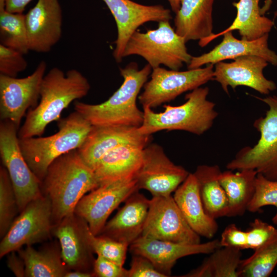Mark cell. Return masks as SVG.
Instances as JSON below:
<instances>
[{"mask_svg":"<svg viewBox=\"0 0 277 277\" xmlns=\"http://www.w3.org/2000/svg\"><path fill=\"white\" fill-rule=\"evenodd\" d=\"M90 89L88 79L80 71L73 69L65 72L57 67L51 69L43 78L39 102L28 111L18 131V138L41 136L50 123L61 118L65 109L86 96Z\"/></svg>","mask_w":277,"mask_h":277,"instance_id":"cell-1","label":"cell"},{"mask_svg":"<svg viewBox=\"0 0 277 277\" xmlns=\"http://www.w3.org/2000/svg\"><path fill=\"white\" fill-rule=\"evenodd\" d=\"M99 186L94 171L83 161L77 149L55 159L41 184L42 192L51 203L53 224L73 213L80 200Z\"/></svg>","mask_w":277,"mask_h":277,"instance_id":"cell-2","label":"cell"},{"mask_svg":"<svg viewBox=\"0 0 277 277\" xmlns=\"http://www.w3.org/2000/svg\"><path fill=\"white\" fill-rule=\"evenodd\" d=\"M120 70L123 82L107 100L98 104L78 101L74 103L75 111L80 113L92 126L138 128L142 125L144 112L138 108L136 100L152 68L147 64L140 69L136 63L131 62Z\"/></svg>","mask_w":277,"mask_h":277,"instance_id":"cell-3","label":"cell"},{"mask_svg":"<svg viewBox=\"0 0 277 277\" xmlns=\"http://www.w3.org/2000/svg\"><path fill=\"white\" fill-rule=\"evenodd\" d=\"M209 89L199 87L185 95L186 102L179 106L164 105L163 112H155L144 107V120L138 127L144 135L162 130H182L201 135L209 130L218 116L215 104L207 99Z\"/></svg>","mask_w":277,"mask_h":277,"instance_id":"cell-4","label":"cell"},{"mask_svg":"<svg viewBox=\"0 0 277 277\" xmlns=\"http://www.w3.org/2000/svg\"><path fill=\"white\" fill-rule=\"evenodd\" d=\"M58 131L45 137L19 138L22 154L29 167L42 182L51 164L61 155L78 149L91 124L76 111L57 121Z\"/></svg>","mask_w":277,"mask_h":277,"instance_id":"cell-5","label":"cell"},{"mask_svg":"<svg viewBox=\"0 0 277 277\" xmlns=\"http://www.w3.org/2000/svg\"><path fill=\"white\" fill-rule=\"evenodd\" d=\"M186 43L169 21H161L155 29L134 32L125 46L123 57L138 55L152 69L162 65L170 69L179 70L184 64L188 65L192 57L187 51Z\"/></svg>","mask_w":277,"mask_h":277,"instance_id":"cell-6","label":"cell"},{"mask_svg":"<svg viewBox=\"0 0 277 277\" xmlns=\"http://www.w3.org/2000/svg\"><path fill=\"white\" fill-rule=\"evenodd\" d=\"M255 97L268 106L264 117L256 119L254 127L260 137L253 147H245L226 166L228 170H255L270 180H277V96Z\"/></svg>","mask_w":277,"mask_h":277,"instance_id":"cell-7","label":"cell"},{"mask_svg":"<svg viewBox=\"0 0 277 277\" xmlns=\"http://www.w3.org/2000/svg\"><path fill=\"white\" fill-rule=\"evenodd\" d=\"M18 130L9 120H1L0 156L8 171L16 196L18 212L43 195L42 182L31 170L21 151Z\"/></svg>","mask_w":277,"mask_h":277,"instance_id":"cell-8","label":"cell"},{"mask_svg":"<svg viewBox=\"0 0 277 277\" xmlns=\"http://www.w3.org/2000/svg\"><path fill=\"white\" fill-rule=\"evenodd\" d=\"M214 65L186 71L152 69L150 80L145 84L138 100L143 107L154 108L176 98L213 80Z\"/></svg>","mask_w":277,"mask_h":277,"instance_id":"cell-9","label":"cell"},{"mask_svg":"<svg viewBox=\"0 0 277 277\" xmlns=\"http://www.w3.org/2000/svg\"><path fill=\"white\" fill-rule=\"evenodd\" d=\"M53 223L50 199L47 195L30 202L15 218L0 243L2 258L22 246L32 245L47 240L52 233Z\"/></svg>","mask_w":277,"mask_h":277,"instance_id":"cell-10","label":"cell"},{"mask_svg":"<svg viewBox=\"0 0 277 277\" xmlns=\"http://www.w3.org/2000/svg\"><path fill=\"white\" fill-rule=\"evenodd\" d=\"M138 190L135 177L101 185L80 200L74 212L84 219L91 232L97 235L111 213Z\"/></svg>","mask_w":277,"mask_h":277,"instance_id":"cell-11","label":"cell"},{"mask_svg":"<svg viewBox=\"0 0 277 277\" xmlns=\"http://www.w3.org/2000/svg\"><path fill=\"white\" fill-rule=\"evenodd\" d=\"M46 67L42 61L31 74L23 78L0 74L1 120L11 121L19 130L27 110L38 105Z\"/></svg>","mask_w":277,"mask_h":277,"instance_id":"cell-12","label":"cell"},{"mask_svg":"<svg viewBox=\"0 0 277 277\" xmlns=\"http://www.w3.org/2000/svg\"><path fill=\"white\" fill-rule=\"evenodd\" d=\"M189 173L173 163L161 146L149 143L143 149L142 163L135 179L139 190H146L152 196H167L171 195Z\"/></svg>","mask_w":277,"mask_h":277,"instance_id":"cell-13","label":"cell"},{"mask_svg":"<svg viewBox=\"0 0 277 277\" xmlns=\"http://www.w3.org/2000/svg\"><path fill=\"white\" fill-rule=\"evenodd\" d=\"M142 236L182 244L201 243L200 236L190 227L173 196H152Z\"/></svg>","mask_w":277,"mask_h":277,"instance_id":"cell-14","label":"cell"},{"mask_svg":"<svg viewBox=\"0 0 277 277\" xmlns=\"http://www.w3.org/2000/svg\"><path fill=\"white\" fill-rule=\"evenodd\" d=\"M113 15L117 27V37L113 56L122 61L125 46L138 28L149 22L170 21L171 11L161 5H145L131 0H103Z\"/></svg>","mask_w":277,"mask_h":277,"instance_id":"cell-15","label":"cell"},{"mask_svg":"<svg viewBox=\"0 0 277 277\" xmlns=\"http://www.w3.org/2000/svg\"><path fill=\"white\" fill-rule=\"evenodd\" d=\"M88 228L87 222L74 212L53 225L52 233L59 241L62 258L69 270L94 274L95 259L87 238Z\"/></svg>","mask_w":277,"mask_h":277,"instance_id":"cell-16","label":"cell"},{"mask_svg":"<svg viewBox=\"0 0 277 277\" xmlns=\"http://www.w3.org/2000/svg\"><path fill=\"white\" fill-rule=\"evenodd\" d=\"M268 65L264 58L256 55H246L234 59L230 63L220 62L215 64L213 80L220 83L228 94V87L251 88L262 94H268L276 89L275 83L267 79L263 70Z\"/></svg>","mask_w":277,"mask_h":277,"instance_id":"cell-17","label":"cell"},{"mask_svg":"<svg viewBox=\"0 0 277 277\" xmlns=\"http://www.w3.org/2000/svg\"><path fill=\"white\" fill-rule=\"evenodd\" d=\"M138 128L125 126H92L77 151L93 170L106 154L118 147L134 145L144 148L150 143L151 135L141 134Z\"/></svg>","mask_w":277,"mask_h":277,"instance_id":"cell-18","label":"cell"},{"mask_svg":"<svg viewBox=\"0 0 277 277\" xmlns=\"http://www.w3.org/2000/svg\"><path fill=\"white\" fill-rule=\"evenodd\" d=\"M221 247L219 240L187 244L141 235L129 246V249L132 254L147 258L158 271L168 277L171 275L172 269L179 259L193 254H210Z\"/></svg>","mask_w":277,"mask_h":277,"instance_id":"cell-19","label":"cell"},{"mask_svg":"<svg viewBox=\"0 0 277 277\" xmlns=\"http://www.w3.org/2000/svg\"><path fill=\"white\" fill-rule=\"evenodd\" d=\"M62 19L58 0H38L25 14L29 50L50 51L61 38Z\"/></svg>","mask_w":277,"mask_h":277,"instance_id":"cell-20","label":"cell"},{"mask_svg":"<svg viewBox=\"0 0 277 277\" xmlns=\"http://www.w3.org/2000/svg\"><path fill=\"white\" fill-rule=\"evenodd\" d=\"M222 42L208 52L192 56L188 69H196L205 65L215 64L226 60H234L246 55H256L268 63L277 66V54L268 47V34L253 40L239 39L232 31L223 35Z\"/></svg>","mask_w":277,"mask_h":277,"instance_id":"cell-21","label":"cell"},{"mask_svg":"<svg viewBox=\"0 0 277 277\" xmlns=\"http://www.w3.org/2000/svg\"><path fill=\"white\" fill-rule=\"evenodd\" d=\"M149 205L150 200L138 191L135 192L97 235L130 246L142 234Z\"/></svg>","mask_w":277,"mask_h":277,"instance_id":"cell-22","label":"cell"},{"mask_svg":"<svg viewBox=\"0 0 277 277\" xmlns=\"http://www.w3.org/2000/svg\"><path fill=\"white\" fill-rule=\"evenodd\" d=\"M173 197L184 217L194 232L208 239L215 235L218 230V224L215 219L205 212L193 173H189L175 190Z\"/></svg>","mask_w":277,"mask_h":277,"instance_id":"cell-23","label":"cell"},{"mask_svg":"<svg viewBox=\"0 0 277 277\" xmlns=\"http://www.w3.org/2000/svg\"><path fill=\"white\" fill-rule=\"evenodd\" d=\"M214 2V0H181L174 19L176 33L186 42L212 35Z\"/></svg>","mask_w":277,"mask_h":277,"instance_id":"cell-24","label":"cell"},{"mask_svg":"<svg viewBox=\"0 0 277 277\" xmlns=\"http://www.w3.org/2000/svg\"><path fill=\"white\" fill-rule=\"evenodd\" d=\"M144 148L134 145H125L106 154L93 169L100 185L118 180L134 177L142 163Z\"/></svg>","mask_w":277,"mask_h":277,"instance_id":"cell-25","label":"cell"},{"mask_svg":"<svg viewBox=\"0 0 277 277\" xmlns=\"http://www.w3.org/2000/svg\"><path fill=\"white\" fill-rule=\"evenodd\" d=\"M260 0H239L232 3L236 9V15L232 24L225 30L213 34L199 41L201 47L213 39L229 31L238 30L242 39L253 40L268 34L274 25L273 22L260 13Z\"/></svg>","mask_w":277,"mask_h":277,"instance_id":"cell-26","label":"cell"},{"mask_svg":"<svg viewBox=\"0 0 277 277\" xmlns=\"http://www.w3.org/2000/svg\"><path fill=\"white\" fill-rule=\"evenodd\" d=\"M221 172L218 165H201L193 173L205 212L214 219L227 217L229 211L228 200L219 180Z\"/></svg>","mask_w":277,"mask_h":277,"instance_id":"cell-27","label":"cell"},{"mask_svg":"<svg viewBox=\"0 0 277 277\" xmlns=\"http://www.w3.org/2000/svg\"><path fill=\"white\" fill-rule=\"evenodd\" d=\"M258 173L253 169H243L235 173L231 170L221 171L219 180L228 200L227 217L241 216L247 210L254 193Z\"/></svg>","mask_w":277,"mask_h":277,"instance_id":"cell-28","label":"cell"},{"mask_svg":"<svg viewBox=\"0 0 277 277\" xmlns=\"http://www.w3.org/2000/svg\"><path fill=\"white\" fill-rule=\"evenodd\" d=\"M17 252L25 265L26 277H65L69 271L55 248L37 250L29 245Z\"/></svg>","mask_w":277,"mask_h":277,"instance_id":"cell-29","label":"cell"},{"mask_svg":"<svg viewBox=\"0 0 277 277\" xmlns=\"http://www.w3.org/2000/svg\"><path fill=\"white\" fill-rule=\"evenodd\" d=\"M241 250L221 247L204 260L201 265L184 275V277H239Z\"/></svg>","mask_w":277,"mask_h":277,"instance_id":"cell-30","label":"cell"},{"mask_svg":"<svg viewBox=\"0 0 277 277\" xmlns=\"http://www.w3.org/2000/svg\"><path fill=\"white\" fill-rule=\"evenodd\" d=\"M0 43L24 54L29 51L25 14L7 11L5 0H0Z\"/></svg>","mask_w":277,"mask_h":277,"instance_id":"cell-31","label":"cell"},{"mask_svg":"<svg viewBox=\"0 0 277 277\" xmlns=\"http://www.w3.org/2000/svg\"><path fill=\"white\" fill-rule=\"evenodd\" d=\"M277 265V234L249 258L242 260L239 277H268Z\"/></svg>","mask_w":277,"mask_h":277,"instance_id":"cell-32","label":"cell"},{"mask_svg":"<svg viewBox=\"0 0 277 277\" xmlns=\"http://www.w3.org/2000/svg\"><path fill=\"white\" fill-rule=\"evenodd\" d=\"M18 211L17 200L8 172L0 167V236L2 239L9 230Z\"/></svg>","mask_w":277,"mask_h":277,"instance_id":"cell-33","label":"cell"},{"mask_svg":"<svg viewBox=\"0 0 277 277\" xmlns=\"http://www.w3.org/2000/svg\"><path fill=\"white\" fill-rule=\"evenodd\" d=\"M254 185V193L248 204L247 210L255 212L264 206H273L276 211L272 221L274 225H277V180H269L258 173Z\"/></svg>","mask_w":277,"mask_h":277,"instance_id":"cell-34","label":"cell"},{"mask_svg":"<svg viewBox=\"0 0 277 277\" xmlns=\"http://www.w3.org/2000/svg\"><path fill=\"white\" fill-rule=\"evenodd\" d=\"M87 238L94 252L120 265L123 266L129 246L111 239L94 235L89 227L87 230Z\"/></svg>","mask_w":277,"mask_h":277,"instance_id":"cell-35","label":"cell"},{"mask_svg":"<svg viewBox=\"0 0 277 277\" xmlns=\"http://www.w3.org/2000/svg\"><path fill=\"white\" fill-rule=\"evenodd\" d=\"M24 54L0 44V74L16 77L24 71L28 64Z\"/></svg>","mask_w":277,"mask_h":277,"instance_id":"cell-36","label":"cell"},{"mask_svg":"<svg viewBox=\"0 0 277 277\" xmlns=\"http://www.w3.org/2000/svg\"><path fill=\"white\" fill-rule=\"evenodd\" d=\"M247 249L255 250L265 244L277 234V228L264 221L255 219L246 231Z\"/></svg>","mask_w":277,"mask_h":277,"instance_id":"cell-37","label":"cell"},{"mask_svg":"<svg viewBox=\"0 0 277 277\" xmlns=\"http://www.w3.org/2000/svg\"><path fill=\"white\" fill-rule=\"evenodd\" d=\"M132 255L128 277H167L158 271L147 258L139 254Z\"/></svg>","mask_w":277,"mask_h":277,"instance_id":"cell-38","label":"cell"},{"mask_svg":"<svg viewBox=\"0 0 277 277\" xmlns=\"http://www.w3.org/2000/svg\"><path fill=\"white\" fill-rule=\"evenodd\" d=\"M220 243L221 247L237 248L241 250L247 249V232L239 228L234 224L228 225L221 234Z\"/></svg>","mask_w":277,"mask_h":277,"instance_id":"cell-39","label":"cell"},{"mask_svg":"<svg viewBox=\"0 0 277 277\" xmlns=\"http://www.w3.org/2000/svg\"><path fill=\"white\" fill-rule=\"evenodd\" d=\"M95 276L128 277V270L101 255L95 259L93 266Z\"/></svg>","mask_w":277,"mask_h":277,"instance_id":"cell-40","label":"cell"},{"mask_svg":"<svg viewBox=\"0 0 277 277\" xmlns=\"http://www.w3.org/2000/svg\"><path fill=\"white\" fill-rule=\"evenodd\" d=\"M15 251L9 253L8 255L7 264L9 268L17 277L25 276V265L24 261ZM7 254V255H8Z\"/></svg>","mask_w":277,"mask_h":277,"instance_id":"cell-41","label":"cell"},{"mask_svg":"<svg viewBox=\"0 0 277 277\" xmlns=\"http://www.w3.org/2000/svg\"><path fill=\"white\" fill-rule=\"evenodd\" d=\"M32 0H5L6 9L12 13H22Z\"/></svg>","mask_w":277,"mask_h":277,"instance_id":"cell-42","label":"cell"},{"mask_svg":"<svg viewBox=\"0 0 277 277\" xmlns=\"http://www.w3.org/2000/svg\"><path fill=\"white\" fill-rule=\"evenodd\" d=\"M93 273L80 270H69L65 277H93Z\"/></svg>","mask_w":277,"mask_h":277,"instance_id":"cell-43","label":"cell"},{"mask_svg":"<svg viewBox=\"0 0 277 277\" xmlns=\"http://www.w3.org/2000/svg\"><path fill=\"white\" fill-rule=\"evenodd\" d=\"M272 0H265L263 6L260 9V13L262 15H264L267 11H268L271 6ZM274 17H277V10L274 12Z\"/></svg>","mask_w":277,"mask_h":277,"instance_id":"cell-44","label":"cell"},{"mask_svg":"<svg viewBox=\"0 0 277 277\" xmlns=\"http://www.w3.org/2000/svg\"><path fill=\"white\" fill-rule=\"evenodd\" d=\"M171 7V10L176 13L181 7V0H167Z\"/></svg>","mask_w":277,"mask_h":277,"instance_id":"cell-45","label":"cell"}]
</instances>
